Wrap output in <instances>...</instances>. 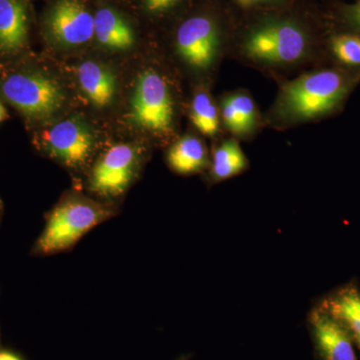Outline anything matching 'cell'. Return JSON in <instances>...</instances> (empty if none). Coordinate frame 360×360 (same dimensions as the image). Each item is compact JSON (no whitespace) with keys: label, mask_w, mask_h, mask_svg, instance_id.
<instances>
[{"label":"cell","mask_w":360,"mask_h":360,"mask_svg":"<svg viewBox=\"0 0 360 360\" xmlns=\"http://www.w3.org/2000/svg\"><path fill=\"white\" fill-rule=\"evenodd\" d=\"M233 30L246 56L266 65L297 63L309 51L315 26L307 0L248 14L233 21Z\"/></svg>","instance_id":"1"},{"label":"cell","mask_w":360,"mask_h":360,"mask_svg":"<svg viewBox=\"0 0 360 360\" xmlns=\"http://www.w3.org/2000/svg\"><path fill=\"white\" fill-rule=\"evenodd\" d=\"M233 25L222 0H212L177 26L175 47L181 58L196 70H207L214 63L222 41Z\"/></svg>","instance_id":"2"},{"label":"cell","mask_w":360,"mask_h":360,"mask_svg":"<svg viewBox=\"0 0 360 360\" xmlns=\"http://www.w3.org/2000/svg\"><path fill=\"white\" fill-rule=\"evenodd\" d=\"M345 94V78L336 71L307 73L288 82L281 90L278 112L293 122L312 120L335 110Z\"/></svg>","instance_id":"3"},{"label":"cell","mask_w":360,"mask_h":360,"mask_svg":"<svg viewBox=\"0 0 360 360\" xmlns=\"http://www.w3.org/2000/svg\"><path fill=\"white\" fill-rule=\"evenodd\" d=\"M112 215L110 207L86 198L78 196L65 198L49 215L35 248L42 255L70 250L87 232Z\"/></svg>","instance_id":"4"},{"label":"cell","mask_w":360,"mask_h":360,"mask_svg":"<svg viewBox=\"0 0 360 360\" xmlns=\"http://www.w3.org/2000/svg\"><path fill=\"white\" fill-rule=\"evenodd\" d=\"M1 89L9 103L35 120L51 117L65 104L61 85L40 73H16L4 80Z\"/></svg>","instance_id":"5"},{"label":"cell","mask_w":360,"mask_h":360,"mask_svg":"<svg viewBox=\"0 0 360 360\" xmlns=\"http://www.w3.org/2000/svg\"><path fill=\"white\" fill-rule=\"evenodd\" d=\"M174 116V101L165 80L155 70L143 71L132 94V120L149 131L167 134L172 129Z\"/></svg>","instance_id":"6"},{"label":"cell","mask_w":360,"mask_h":360,"mask_svg":"<svg viewBox=\"0 0 360 360\" xmlns=\"http://www.w3.org/2000/svg\"><path fill=\"white\" fill-rule=\"evenodd\" d=\"M139 151L127 143L111 146L94 163L89 188L104 198H117L129 188L139 168Z\"/></svg>","instance_id":"7"},{"label":"cell","mask_w":360,"mask_h":360,"mask_svg":"<svg viewBox=\"0 0 360 360\" xmlns=\"http://www.w3.org/2000/svg\"><path fill=\"white\" fill-rule=\"evenodd\" d=\"M45 153L70 168H79L94 153V137L82 120H63L45 130L41 136Z\"/></svg>","instance_id":"8"},{"label":"cell","mask_w":360,"mask_h":360,"mask_svg":"<svg viewBox=\"0 0 360 360\" xmlns=\"http://www.w3.org/2000/svg\"><path fill=\"white\" fill-rule=\"evenodd\" d=\"M51 34L58 44L78 46L94 35V16L79 0H59L49 16Z\"/></svg>","instance_id":"9"},{"label":"cell","mask_w":360,"mask_h":360,"mask_svg":"<svg viewBox=\"0 0 360 360\" xmlns=\"http://www.w3.org/2000/svg\"><path fill=\"white\" fill-rule=\"evenodd\" d=\"M315 345L323 360H357L354 341L345 328L319 307L309 314Z\"/></svg>","instance_id":"10"},{"label":"cell","mask_w":360,"mask_h":360,"mask_svg":"<svg viewBox=\"0 0 360 360\" xmlns=\"http://www.w3.org/2000/svg\"><path fill=\"white\" fill-rule=\"evenodd\" d=\"M317 307L338 321L360 349V290L354 284L333 291Z\"/></svg>","instance_id":"11"},{"label":"cell","mask_w":360,"mask_h":360,"mask_svg":"<svg viewBox=\"0 0 360 360\" xmlns=\"http://www.w3.org/2000/svg\"><path fill=\"white\" fill-rule=\"evenodd\" d=\"M78 82L94 105L105 108L115 96L116 82L113 73L96 61H84L77 70Z\"/></svg>","instance_id":"12"},{"label":"cell","mask_w":360,"mask_h":360,"mask_svg":"<svg viewBox=\"0 0 360 360\" xmlns=\"http://www.w3.org/2000/svg\"><path fill=\"white\" fill-rule=\"evenodd\" d=\"M94 35L99 44L111 51L131 49L135 37L131 26L113 9L101 8L94 16Z\"/></svg>","instance_id":"13"},{"label":"cell","mask_w":360,"mask_h":360,"mask_svg":"<svg viewBox=\"0 0 360 360\" xmlns=\"http://www.w3.org/2000/svg\"><path fill=\"white\" fill-rule=\"evenodd\" d=\"M27 16L20 0H0V49L15 51L27 39Z\"/></svg>","instance_id":"14"},{"label":"cell","mask_w":360,"mask_h":360,"mask_svg":"<svg viewBox=\"0 0 360 360\" xmlns=\"http://www.w3.org/2000/svg\"><path fill=\"white\" fill-rule=\"evenodd\" d=\"M225 127L238 136L250 134L257 124L255 101L248 94H233L224 97L220 104Z\"/></svg>","instance_id":"15"},{"label":"cell","mask_w":360,"mask_h":360,"mask_svg":"<svg viewBox=\"0 0 360 360\" xmlns=\"http://www.w3.org/2000/svg\"><path fill=\"white\" fill-rule=\"evenodd\" d=\"M170 168L179 174H193L210 167L205 143L198 137L186 136L175 142L167 155Z\"/></svg>","instance_id":"16"},{"label":"cell","mask_w":360,"mask_h":360,"mask_svg":"<svg viewBox=\"0 0 360 360\" xmlns=\"http://www.w3.org/2000/svg\"><path fill=\"white\" fill-rule=\"evenodd\" d=\"M248 158L236 139L225 141L213 151L210 162V179L219 182L231 179L245 172Z\"/></svg>","instance_id":"17"},{"label":"cell","mask_w":360,"mask_h":360,"mask_svg":"<svg viewBox=\"0 0 360 360\" xmlns=\"http://www.w3.org/2000/svg\"><path fill=\"white\" fill-rule=\"evenodd\" d=\"M191 120L202 134L213 136L219 132V111L210 94L203 91L195 94L191 105Z\"/></svg>","instance_id":"18"},{"label":"cell","mask_w":360,"mask_h":360,"mask_svg":"<svg viewBox=\"0 0 360 360\" xmlns=\"http://www.w3.org/2000/svg\"><path fill=\"white\" fill-rule=\"evenodd\" d=\"M232 20L248 14L269 11L290 4L292 0H222Z\"/></svg>","instance_id":"19"},{"label":"cell","mask_w":360,"mask_h":360,"mask_svg":"<svg viewBox=\"0 0 360 360\" xmlns=\"http://www.w3.org/2000/svg\"><path fill=\"white\" fill-rule=\"evenodd\" d=\"M331 49L341 63L360 65V37L357 35H335L331 39Z\"/></svg>","instance_id":"20"},{"label":"cell","mask_w":360,"mask_h":360,"mask_svg":"<svg viewBox=\"0 0 360 360\" xmlns=\"http://www.w3.org/2000/svg\"><path fill=\"white\" fill-rule=\"evenodd\" d=\"M146 11L155 15H160L174 11L186 0H142Z\"/></svg>","instance_id":"21"},{"label":"cell","mask_w":360,"mask_h":360,"mask_svg":"<svg viewBox=\"0 0 360 360\" xmlns=\"http://www.w3.org/2000/svg\"><path fill=\"white\" fill-rule=\"evenodd\" d=\"M343 20L349 27L360 32V0L341 9Z\"/></svg>","instance_id":"22"},{"label":"cell","mask_w":360,"mask_h":360,"mask_svg":"<svg viewBox=\"0 0 360 360\" xmlns=\"http://www.w3.org/2000/svg\"><path fill=\"white\" fill-rule=\"evenodd\" d=\"M0 360H21L20 357L16 356L11 352H0Z\"/></svg>","instance_id":"23"},{"label":"cell","mask_w":360,"mask_h":360,"mask_svg":"<svg viewBox=\"0 0 360 360\" xmlns=\"http://www.w3.org/2000/svg\"><path fill=\"white\" fill-rule=\"evenodd\" d=\"M7 111L6 110V108H4V105H2V103H0V122H4V120H6L7 118Z\"/></svg>","instance_id":"24"}]
</instances>
